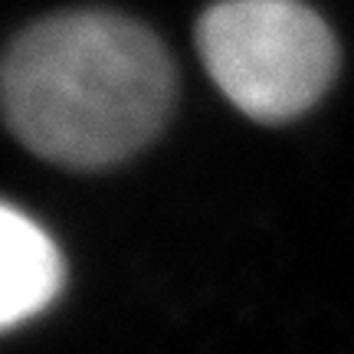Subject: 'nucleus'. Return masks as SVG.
I'll list each match as a JSON object with an SVG mask.
<instances>
[{
	"label": "nucleus",
	"mask_w": 354,
	"mask_h": 354,
	"mask_svg": "<svg viewBox=\"0 0 354 354\" xmlns=\"http://www.w3.org/2000/svg\"><path fill=\"white\" fill-rule=\"evenodd\" d=\"M63 256L20 207L0 201V331L37 318L59 295Z\"/></svg>",
	"instance_id": "obj_3"
},
{
	"label": "nucleus",
	"mask_w": 354,
	"mask_h": 354,
	"mask_svg": "<svg viewBox=\"0 0 354 354\" xmlns=\"http://www.w3.org/2000/svg\"><path fill=\"white\" fill-rule=\"evenodd\" d=\"M216 88L256 122L308 112L338 69L328 24L302 0H216L197 24Z\"/></svg>",
	"instance_id": "obj_2"
},
{
	"label": "nucleus",
	"mask_w": 354,
	"mask_h": 354,
	"mask_svg": "<svg viewBox=\"0 0 354 354\" xmlns=\"http://www.w3.org/2000/svg\"><path fill=\"white\" fill-rule=\"evenodd\" d=\"M171 105L165 43L122 13H56L0 56V112L30 151L56 165L125 161L161 131Z\"/></svg>",
	"instance_id": "obj_1"
}]
</instances>
